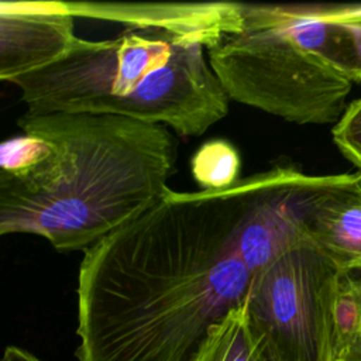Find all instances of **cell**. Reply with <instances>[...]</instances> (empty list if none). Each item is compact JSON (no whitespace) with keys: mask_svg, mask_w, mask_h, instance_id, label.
Wrapping results in <instances>:
<instances>
[{"mask_svg":"<svg viewBox=\"0 0 361 361\" xmlns=\"http://www.w3.org/2000/svg\"><path fill=\"white\" fill-rule=\"evenodd\" d=\"M1 361H42L38 357H35L32 353L17 347V345H8L6 347Z\"/></svg>","mask_w":361,"mask_h":361,"instance_id":"obj_17","label":"cell"},{"mask_svg":"<svg viewBox=\"0 0 361 361\" xmlns=\"http://www.w3.org/2000/svg\"><path fill=\"white\" fill-rule=\"evenodd\" d=\"M13 83L28 113L114 114L186 137L203 135L230 103L204 42L158 28L78 37L62 59Z\"/></svg>","mask_w":361,"mask_h":361,"instance_id":"obj_3","label":"cell"},{"mask_svg":"<svg viewBox=\"0 0 361 361\" xmlns=\"http://www.w3.org/2000/svg\"><path fill=\"white\" fill-rule=\"evenodd\" d=\"M341 154L361 171V99L353 102L333 128Z\"/></svg>","mask_w":361,"mask_h":361,"instance_id":"obj_15","label":"cell"},{"mask_svg":"<svg viewBox=\"0 0 361 361\" xmlns=\"http://www.w3.org/2000/svg\"><path fill=\"white\" fill-rule=\"evenodd\" d=\"M340 272L307 238L254 274L244 306L281 361H334L333 303Z\"/></svg>","mask_w":361,"mask_h":361,"instance_id":"obj_5","label":"cell"},{"mask_svg":"<svg viewBox=\"0 0 361 361\" xmlns=\"http://www.w3.org/2000/svg\"><path fill=\"white\" fill-rule=\"evenodd\" d=\"M340 175H307L292 166L257 173V185L237 237L238 254L252 274L307 240L316 202Z\"/></svg>","mask_w":361,"mask_h":361,"instance_id":"obj_6","label":"cell"},{"mask_svg":"<svg viewBox=\"0 0 361 361\" xmlns=\"http://www.w3.org/2000/svg\"><path fill=\"white\" fill-rule=\"evenodd\" d=\"M230 100L296 124L337 123L351 82L326 66L289 4L241 3L240 25L206 48Z\"/></svg>","mask_w":361,"mask_h":361,"instance_id":"obj_4","label":"cell"},{"mask_svg":"<svg viewBox=\"0 0 361 361\" xmlns=\"http://www.w3.org/2000/svg\"><path fill=\"white\" fill-rule=\"evenodd\" d=\"M49 152V144L38 135L23 133L6 140L0 147V178L20 179L27 176Z\"/></svg>","mask_w":361,"mask_h":361,"instance_id":"obj_14","label":"cell"},{"mask_svg":"<svg viewBox=\"0 0 361 361\" xmlns=\"http://www.w3.org/2000/svg\"><path fill=\"white\" fill-rule=\"evenodd\" d=\"M340 361H361V334L354 345L348 350V353Z\"/></svg>","mask_w":361,"mask_h":361,"instance_id":"obj_18","label":"cell"},{"mask_svg":"<svg viewBox=\"0 0 361 361\" xmlns=\"http://www.w3.org/2000/svg\"><path fill=\"white\" fill-rule=\"evenodd\" d=\"M293 20L314 55L348 82L361 83V18H337L322 4H290Z\"/></svg>","mask_w":361,"mask_h":361,"instance_id":"obj_10","label":"cell"},{"mask_svg":"<svg viewBox=\"0 0 361 361\" xmlns=\"http://www.w3.org/2000/svg\"><path fill=\"white\" fill-rule=\"evenodd\" d=\"M324 13L330 17L337 18H361V4H340V6H324Z\"/></svg>","mask_w":361,"mask_h":361,"instance_id":"obj_16","label":"cell"},{"mask_svg":"<svg viewBox=\"0 0 361 361\" xmlns=\"http://www.w3.org/2000/svg\"><path fill=\"white\" fill-rule=\"evenodd\" d=\"M190 361H281L271 340L248 317L244 303L214 324Z\"/></svg>","mask_w":361,"mask_h":361,"instance_id":"obj_11","label":"cell"},{"mask_svg":"<svg viewBox=\"0 0 361 361\" xmlns=\"http://www.w3.org/2000/svg\"><path fill=\"white\" fill-rule=\"evenodd\" d=\"M62 1L0 3V79L13 83L62 59L78 35Z\"/></svg>","mask_w":361,"mask_h":361,"instance_id":"obj_7","label":"cell"},{"mask_svg":"<svg viewBox=\"0 0 361 361\" xmlns=\"http://www.w3.org/2000/svg\"><path fill=\"white\" fill-rule=\"evenodd\" d=\"M73 17L107 20L131 30L158 28L204 42L206 48L240 25L241 3H90L62 1Z\"/></svg>","mask_w":361,"mask_h":361,"instance_id":"obj_8","label":"cell"},{"mask_svg":"<svg viewBox=\"0 0 361 361\" xmlns=\"http://www.w3.org/2000/svg\"><path fill=\"white\" fill-rule=\"evenodd\" d=\"M241 158L227 140L216 138L202 144L190 159V171L202 190H223L240 180Z\"/></svg>","mask_w":361,"mask_h":361,"instance_id":"obj_13","label":"cell"},{"mask_svg":"<svg viewBox=\"0 0 361 361\" xmlns=\"http://www.w3.org/2000/svg\"><path fill=\"white\" fill-rule=\"evenodd\" d=\"M257 173L223 190L164 195L83 251L79 361H190L250 292L237 237Z\"/></svg>","mask_w":361,"mask_h":361,"instance_id":"obj_1","label":"cell"},{"mask_svg":"<svg viewBox=\"0 0 361 361\" xmlns=\"http://www.w3.org/2000/svg\"><path fill=\"white\" fill-rule=\"evenodd\" d=\"M309 240L340 269H361V172L341 173L314 204Z\"/></svg>","mask_w":361,"mask_h":361,"instance_id":"obj_9","label":"cell"},{"mask_svg":"<svg viewBox=\"0 0 361 361\" xmlns=\"http://www.w3.org/2000/svg\"><path fill=\"white\" fill-rule=\"evenodd\" d=\"M361 334V275L341 271L333 303V358L340 361Z\"/></svg>","mask_w":361,"mask_h":361,"instance_id":"obj_12","label":"cell"},{"mask_svg":"<svg viewBox=\"0 0 361 361\" xmlns=\"http://www.w3.org/2000/svg\"><path fill=\"white\" fill-rule=\"evenodd\" d=\"M18 127L44 138L51 152L27 176L0 178L1 235L27 233L58 251H85L169 188L178 141L165 126L114 114L25 111Z\"/></svg>","mask_w":361,"mask_h":361,"instance_id":"obj_2","label":"cell"}]
</instances>
